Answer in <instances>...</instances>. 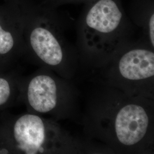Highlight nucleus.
Masks as SVG:
<instances>
[{
    "instance_id": "obj_8",
    "label": "nucleus",
    "mask_w": 154,
    "mask_h": 154,
    "mask_svg": "<svg viewBox=\"0 0 154 154\" xmlns=\"http://www.w3.org/2000/svg\"><path fill=\"white\" fill-rule=\"evenodd\" d=\"M11 95V86L8 81L0 78V106L4 105Z\"/></svg>"
},
{
    "instance_id": "obj_9",
    "label": "nucleus",
    "mask_w": 154,
    "mask_h": 154,
    "mask_svg": "<svg viewBox=\"0 0 154 154\" xmlns=\"http://www.w3.org/2000/svg\"><path fill=\"white\" fill-rule=\"evenodd\" d=\"M149 39L152 47L154 46V14L152 13L149 17Z\"/></svg>"
},
{
    "instance_id": "obj_5",
    "label": "nucleus",
    "mask_w": 154,
    "mask_h": 154,
    "mask_svg": "<svg viewBox=\"0 0 154 154\" xmlns=\"http://www.w3.org/2000/svg\"><path fill=\"white\" fill-rule=\"evenodd\" d=\"M122 77L130 81H139L154 77V53L145 49H134L126 52L119 62Z\"/></svg>"
},
{
    "instance_id": "obj_2",
    "label": "nucleus",
    "mask_w": 154,
    "mask_h": 154,
    "mask_svg": "<svg viewBox=\"0 0 154 154\" xmlns=\"http://www.w3.org/2000/svg\"><path fill=\"white\" fill-rule=\"evenodd\" d=\"M149 118L145 109L140 105L128 104L122 107L116 116L114 129L116 138L126 146L140 142L146 135Z\"/></svg>"
},
{
    "instance_id": "obj_1",
    "label": "nucleus",
    "mask_w": 154,
    "mask_h": 154,
    "mask_svg": "<svg viewBox=\"0 0 154 154\" xmlns=\"http://www.w3.org/2000/svg\"><path fill=\"white\" fill-rule=\"evenodd\" d=\"M123 13L115 0H98L90 6L84 20L86 38L93 45L115 34L120 28Z\"/></svg>"
},
{
    "instance_id": "obj_3",
    "label": "nucleus",
    "mask_w": 154,
    "mask_h": 154,
    "mask_svg": "<svg viewBox=\"0 0 154 154\" xmlns=\"http://www.w3.org/2000/svg\"><path fill=\"white\" fill-rule=\"evenodd\" d=\"M14 137L18 147L26 154L43 151L46 138L45 127L38 116L25 114L20 117L14 126Z\"/></svg>"
},
{
    "instance_id": "obj_4",
    "label": "nucleus",
    "mask_w": 154,
    "mask_h": 154,
    "mask_svg": "<svg viewBox=\"0 0 154 154\" xmlns=\"http://www.w3.org/2000/svg\"><path fill=\"white\" fill-rule=\"evenodd\" d=\"M30 44L40 60L50 66H57L63 59V50L54 33L43 22L35 26L29 36Z\"/></svg>"
},
{
    "instance_id": "obj_6",
    "label": "nucleus",
    "mask_w": 154,
    "mask_h": 154,
    "mask_svg": "<svg viewBox=\"0 0 154 154\" xmlns=\"http://www.w3.org/2000/svg\"><path fill=\"white\" fill-rule=\"evenodd\" d=\"M28 99L34 110L46 113L53 110L57 104V87L53 78L39 75L30 81L28 88Z\"/></svg>"
},
{
    "instance_id": "obj_7",
    "label": "nucleus",
    "mask_w": 154,
    "mask_h": 154,
    "mask_svg": "<svg viewBox=\"0 0 154 154\" xmlns=\"http://www.w3.org/2000/svg\"><path fill=\"white\" fill-rule=\"evenodd\" d=\"M14 46V38L12 33L2 26L0 16V55H5L9 53Z\"/></svg>"
}]
</instances>
